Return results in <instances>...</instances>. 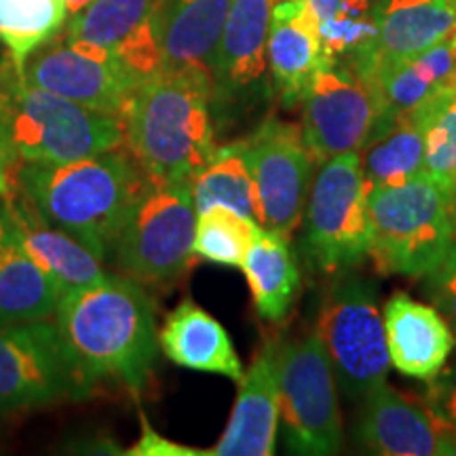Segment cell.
<instances>
[{"mask_svg": "<svg viewBox=\"0 0 456 456\" xmlns=\"http://www.w3.org/2000/svg\"><path fill=\"white\" fill-rule=\"evenodd\" d=\"M450 197H452V205H454V212H456V180H454L452 188H450Z\"/></svg>", "mask_w": 456, "mask_h": 456, "instance_id": "cell-38", "label": "cell"}, {"mask_svg": "<svg viewBox=\"0 0 456 456\" xmlns=\"http://www.w3.org/2000/svg\"><path fill=\"white\" fill-rule=\"evenodd\" d=\"M403 117L423 134L425 174L450 191L456 180V89L433 95Z\"/></svg>", "mask_w": 456, "mask_h": 456, "instance_id": "cell-30", "label": "cell"}, {"mask_svg": "<svg viewBox=\"0 0 456 456\" xmlns=\"http://www.w3.org/2000/svg\"><path fill=\"white\" fill-rule=\"evenodd\" d=\"M368 186H391L425 174L423 134L408 117H399L380 129L359 151Z\"/></svg>", "mask_w": 456, "mask_h": 456, "instance_id": "cell-26", "label": "cell"}, {"mask_svg": "<svg viewBox=\"0 0 456 456\" xmlns=\"http://www.w3.org/2000/svg\"><path fill=\"white\" fill-rule=\"evenodd\" d=\"M197 209L191 182L159 180L146 174L131 203L110 258L117 269L140 283H171L195 258Z\"/></svg>", "mask_w": 456, "mask_h": 456, "instance_id": "cell-6", "label": "cell"}, {"mask_svg": "<svg viewBox=\"0 0 456 456\" xmlns=\"http://www.w3.org/2000/svg\"><path fill=\"white\" fill-rule=\"evenodd\" d=\"M277 408L289 452L328 456L342 448L336 376L315 334L277 342Z\"/></svg>", "mask_w": 456, "mask_h": 456, "instance_id": "cell-9", "label": "cell"}, {"mask_svg": "<svg viewBox=\"0 0 456 456\" xmlns=\"http://www.w3.org/2000/svg\"><path fill=\"white\" fill-rule=\"evenodd\" d=\"M9 208L15 220L17 237L26 252L45 271L60 279L64 288L89 285L106 277L104 260L91 252L83 241L61 228L47 224L21 199H15Z\"/></svg>", "mask_w": 456, "mask_h": 456, "instance_id": "cell-23", "label": "cell"}, {"mask_svg": "<svg viewBox=\"0 0 456 456\" xmlns=\"http://www.w3.org/2000/svg\"><path fill=\"white\" fill-rule=\"evenodd\" d=\"M277 342H266L252 368L239 380L237 403L224 436L208 456H269L275 452L277 408Z\"/></svg>", "mask_w": 456, "mask_h": 456, "instance_id": "cell-19", "label": "cell"}, {"mask_svg": "<svg viewBox=\"0 0 456 456\" xmlns=\"http://www.w3.org/2000/svg\"><path fill=\"white\" fill-rule=\"evenodd\" d=\"M140 423H142V436L140 440L131 446L125 454L129 456H208L203 450H192L182 444H175L163 437L161 433L152 429L151 423L146 420L144 412H140Z\"/></svg>", "mask_w": 456, "mask_h": 456, "instance_id": "cell-34", "label": "cell"}, {"mask_svg": "<svg viewBox=\"0 0 456 456\" xmlns=\"http://www.w3.org/2000/svg\"><path fill=\"white\" fill-rule=\"evenodd\" d=\"M454 245H456V212H454Z\"/></svg>", "mask_w": 456, "mask_h": 456, "instance_id": "cell-39", "label": "cell"}, {"mask_svg": "<svg viewBox=\"0 0 456 456\" xmlns=\"http://www.w3.org/2000/svg\"><path fill=\"white\" fill-rule=\"evenodd\" d=\"M94 387L55 323H0V412L78 402Z\"/></svg>", "mask_w": 456, "mask_h": 456, "instance_id": "cell-8", "label": "cell"}, {"mask_svg": "<svg viewBox=\"0 0 456 456\" xmlns=\"http://www.w3.org/2000/svg\"><path fill=\"white\" fill-rule=\"evenodd\" d=\"M372 20L374 37L345 60L368 85L387 68L452 37L456 0H380Z\"/></svg>", "mask_w": 456, "mask_h": 456, "instance_id": "cell-13", "label": "cell"}, {"mask_svg": "<svg viewBox=\"0 0 456 456\" xmlns=\"http://www.w3.org/2000/svg\"><path fill=\"white\" fill-rule=\"evenodd\" d=\"M212 102V72L163 68L131 94L121 114L123 146L152 178L192 184L218 151Z\"/></svg>", "mask_w": 456, "mask_h": 456, "instance_id": "cell-2", "label": "cell"}, {"mask_svg": "<svg viewBox=\"0 0 456 456\" xmlns=\"http://www.w3.org/2000/svg\"><path fill=\"white\" fill-rule=\"evenodd\" d=\"M387 351L393 368L408 379H436L454 349V334L436 306L395 292L383 309Z\"/></svg>", "mask_w": 456, "mask_h": 456, "instance_id": "cell-17", "label": "cell"}, {"mask_svg": "<svg viewBox=\"0 0 456 456\" xmlns=\"http://www.w3.org/2000/svg\"><path fill=\"white\" fill-rule=\"evenodd\" d=\"M380 0H345L346 15L359 21H374L372 13Z\"/></svg>", "mask_w": 456, "mask_h": 456, "instance_id": "cell-35", "label": "cell"}, {"mask_svg": "<svg viewBox=\"0 0 456 456\" xmlns=\"http://www.w3.org/2000/svg\"><path fill=\"white\" fill-rule=\"evenodd\" d=\"M315 338L349 399H363L387 383L385 322L370 281L355 277L336 285L319 311Z\"/></svg>", "mask_w": 456, "mask_h": 456, "instance_id": "cell-10", "label": "cell"}, {"mask_svg": "<svg viewBox=\"0 0 456 456\" xmlns=\"http://www.w3.org/2000/svg\"><path fill=\"white\" fill-rule=\"evenodd\" d=\"M273 0H231L212 68L214 100L235 102L265 81Z\"/></svg>", "mask_w": 456, "mask_h": 456, "instance_id": "cell-18", "label": "cell"}, {"mask_svg": "<svg viewBox=\"0 0 456 456\" xmlns=\"http://www.w3.org/2000/svg\"><path fill=\"white\" fill-rule=\"evenodd\" d=\"M159 346L180 368L220 374L235 383L243 379L241 359L224 326L191 298L182 300L165 317L159 330Z\"/></svg>", "mask_w": 456, "mask_h": 456, "instance_id": "cell-20", "label": "cell"}, {"mask_svg": "<svg viewBox=\"0 0 456 456\" xmlns=\"http://www.w3.org/2000/svg\"><path fill=\"white\" fill-rule=\"evenodd\" d=\"M231 0H167L163 26V68L212 72Z\"/></svg>", "mask_w": 456, "mask_h": 456, "instance_id": "cell-24", "label": "cell"}, {"mask_svg": "<svg viewBox=\"0 0 456 456\" xmlns=\"http://www.w3.org/2000/svg\"><path fill=\"white\" fill-rule=\"evenodd\" d=\"M326 57L322 32L306 0H279L273 4L266 66L285 108L300 104Z\"/></svg>", "mask_w": 456, "mask_h": 456, "instance_id": "cell-16", "label": "cell"}, {"mask_svg": "<svg viewBox=\"0 0 456 456\" xmlns=\"http://www.w3.org/2000/svg\"><path fill=\"white\" fill-rule=\"evenodd\" d=\"M370 87L380 104V125L376 129L379 134L433 95L456 89V41L448 37L423 53L387 68L370 83Z\"/></svg>", "mask_w": 456, "mask_h": 456, "instance_id": "cell-21", "label": "cell"}, {"mask_svg": "<svg viewBox=\"0 0 456 456\" xmlns=\"http://www.w3.org/2000/svg\"><path fill=\"white\" fill-rule=\"evenodd\" d=\"M427 385L429 389L425 393V402L437 419L456 433V363L450 368L444 366L442 372Z\"/></svg>", "mask_w": 456, "mask_h": 456, "instance_id": "cell-33", "label": "cell"}, {"mask_svg": "<svg viewBox=\"0 0 456 456\" xmlns=\"http://www.w3.org/2000/svg\"><path fill=\"white\" fill-rule=\"evenodd\" d=\"M425 289L437 311L456 332V245L431 273L425 275Z\"/></svg>", "mask_w": 456, "mask_h": 456, "instance_id": "cell-32", "label": "cell"}, {"mask_svg": "<svg viewBox=\"0 0 456 456\" xmlns=\"http://www.w3.org/2000/svg\"><path fill=\"white\" fill-rule=\"evenodd\" d=\"M192 199L197 214L222 205L258 222V195L237 142L218 148L212 161L199 171L192 180Z\"/></svg>", "mask_w": 456, "mask_h": 456, "instance_id": "cell-27", "label": "cell"}, {"mask_svg": "<svg viewBox=\"0 0 456 456\" xmlns=\"http://www.w3.org/2000/svg\"><path fill=\"white\" fill-rule=\"evenodd\" d=\"M17 72L26 85L117 117L125 112L131 94L138 87L118 64L72 49L61 32L34 51Z\"/></svg>", "mask_w": 456, "mask_h": 456, "instance_id": "cell-14", "label": "cell"}, {"mask_svg": "<svg viewBox=\"0 0 456 456\" xmlns=\"http://www.w3.org/2000/svg\"><path fill=\"white\" fill-rule=\"evenodd\" d=\"M66 21V0H0V43L17 70L34 51L64 30Z\"/></svg>", "mask_w": 456, "mask_h": 456, "instance_id": "cell-28", "label": "cell"}, {"mask_svg": "<svg viewBox=\"0 0 456 456\" xmlns=\"http://www.w3.org/2000/svg\"><path fill=\"white\" fill-rule=\"evenodd\" d=\"M237 146L258 195V224L289 237L302 222L317 165L302 127L269 117Z\"/></svg>", "mask_w": 456, "mask_h": 456, "instance_id": "cell-11", "label": "cell"}, {"mask_svg": "<svg viewBox=\"0 0 456 456\" xmlns=\"http://www.w3.org/2000/svg\"><path fill=\"white\" fill-rule=\"evenodd\" d=\"M300 106L302 134L317 163L342 152H359L380 125L374 89L340 57L323 60Z\"/></svg>", "mask_w": 456, "mask_h": 456, "instance_id": "cell-12", "label": "cell"}, {"mask_svg": "<svg viewBox=\"0 0 456 456\" xmlns=\"http://www.w3.org/2000/svg\"><path fill=\"white\" fill-rule=\"evenodd\" d=\"M13 232H15L13 214H11V208L4 203V199L0 197V243H3L7 237L13 235Z\"/></svg>", "mask_w": 456, "mask_h": 456, "instance_id": "cell-36", "label": "cell"}, {"mask_svg": "<svg viewBox=\"0 0 456 456\" xmlns=\"http://www.w3.org/2000/svg\"><path fill=\"white\" fill-rule=\"evenodd\" d=\"M357 437L383 456H454L456 433L437 419L425 397H408L387 383L363 397Z\"/></svg>", "mask_w": 456, "mask_h": 456, "instance_id": "cell-15", "label": "cell"}, {"mask_svg": "<svg viewBox=\"0 0 456 456\" xmlns=\"http://www.w3.org/2000/svg\"><path fill=\"white\" fill-rule=\"evenodd\" d=\"M64 285L45 271L17 231L0 243V323H24L55 317Z\"/></svg>", "mask_w": 456, "mask_h": 456, "instance_id": "cell-25", "label": "cell"}, {"mask_svg": "<svg viewBox=\"0 0 456 456\" xmlns=\"http://www.w3.org/2000/svg\"><path fill=\"white\" fill-rule=\"evenodd\" d=\"M368 205V256L379 275L425 277L454 248L452 197L427 174L403 184L370 188Z\"/></svg>", "mask_w": 456, "mask_h": 456, "instance_id": "cell-4", "label": "cell"}, {"mask_svg": "<svg viewBox=\"0 0 456 456\" xmlns=\"http://www.w3.org/2000/svg\"><path fill=\"white\" fill-rule=\"evenodd\" d=\"M0 110L24 163H66L123 146V118L32 87L0 66Z\"/></svg>", "mask_w": 456, "mask_h": 456, "instance_id": "cell-5", "label": "cell"}, {"mask_svg": "<svg viewBox=\"0 0 456 456\" xmlns=\"http://www.w3.org/2000/svg\"><path fill=\"white\" fill-rule=\"evenodd\" d=\"M144 182L146 171L118 146L77 161L24 163L17 174V199L106 260Z\"/></svg>", "mask_w": 456, "mask_h": 456, "instance_id": "cell-3", "label": "cell"}, {"mask_svg": "<svg viewBox=\"0 0 456 456\" xmlns=\"http://www.w3.org/2000/svg\"><path fill=\"white\" fill-rule=\"evenodd\" d=\"M94 3V0H66V9H68V17L77 15L78 11H83L87 4Z\"/></svg>", "mask_w": 456, "mask_h": 456, "instance_id": "cell-37", "label": "cell"}, {"mask_svg": "<svg viewBox=\"0 0 456 456\" xmlns=\"http://www.w3.org/2000/svg\"><path fill=\"white\" fill-rule=\"evenodd\" d=\"M260 224L235 209L216 208L197 214L195 258L220 266H241Z\"/></svg>", "mask_w": 456, "mask_h": 456, "instance_id": "cell-31", "label": "cell"}, {"mask_svg": "<svg viewBox=\"0 0 456 456\" xmlns=\"http://www.w3.org/2000/svg\"><path fill=\"white\" fill-rule=\"evenodd\" d=\"M368 195L359 152H342L319 163L302 214V243L306 258L323 275H340L368 256L372 239Z\"/></svg>", "mask_w": 456, "mask_h": 456, "instance_id": "cell-7", "label": "cell"}, {"mask_svg": "<svg viewBox=\"0 0 456 456\" xmlns=\"http://www.w3.org/2000/svg\"><path fill=\"white\" fill-rule=\"evenodd\" d=\"M55 326L94 385L110 380L138 393L151 379L161 346L144 283L106 273L95 283L66 288Z\"/></svg>", "mask_w": 456, "mask_h": 456, "instance_id": "cell-1", "label": "cell"}, {"mask_svg": "<svg viewBox=\"0 0 456 456\" xmlns=\"http://www.w3.org/2000/svg\"><path fill=\"white\" fill-rule=\"evenodd\" d=\"M452 38H454V41H456V32H454V34H452Z\"/></svg>", "mask_w": 456, "mask_h": 456, "instance_id": "cell-40", "label": "cell"}, {"mask_svg": "<svg viewBox=\"0 0 456 456\" xmlns=\"http://www.w3.org/2000/svg\"><path fill=\"white\" fill-rule=\"evenodd\" d=\"M167 0H94L68 20L66 41L112 51L131 32L146 24Z\"/></svg>", "mask_w": 456, "mask_h": 456, "instance_id": "cell-29", "label": "cell"}, {"mask_svg": "<svg viewBox=\"0 0 456 456\" xmlns=\"http://www.w3.org/2000/svg\"><path fill=\"white\" fill-rule=\"evenodd\" d=\"M241 269L252 292L256 313L265 322H283L300 288L298 262L288 235L265 226L256 228Z\"/></svg>", "mask_w": 456, "mask_h": 456, "instance_id": "cell-22", "label": "cell"}]
</instances>
